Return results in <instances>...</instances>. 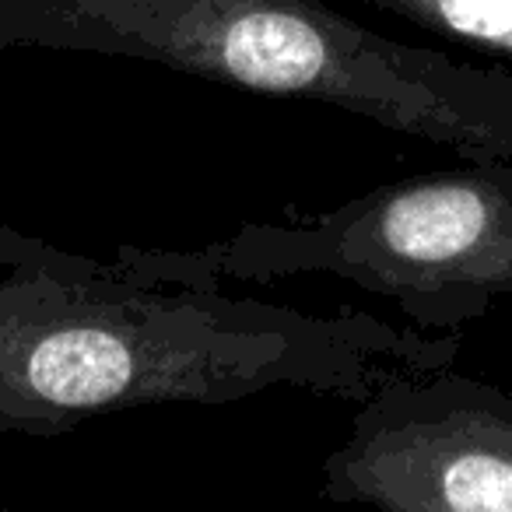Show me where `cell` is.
<instances>
[{
    "instance_id": "obj_1",
    "label": "cell",
    "mask_w": 512,
    "mask_h": 512,
    "mask_svg": "<svg viewBox=\"0 0 512 512\" xmlns=\"http://www.w3.org/2000/svg\"><path fill=\"white\" fill-rule=\"evenodd\" d=\"M456 355V334L144 285L67 249L0 274V435L53 439L134 407H211L271 390L358 404L393 376L446 369Z\"/></svg>"
},
{
    "instance_id": "obj_2",
    "label": "cell",
    "mask_w": 512,
    "mask_h": 512,
    "mask_svg": "<svg viewBox=\"0 0 512 512\" xmlns=\"http://www.w3.org/2000/svg\"><path fill=\"white\" fill-rule=\"evenodd\" d=\"M0 50L144 60L512 165V71L386 39L323 0H0Z\"/></svg>"
},
{
    "instance_id": "obj_3",
    "label": "cell",
    "mask_w": 512,
    "mask_h": 512,
    "mask_svg": "<svg viewBox=\"0 0 512 512\" xmlns=\"http://www.w3.org/2000/svg\"><path fill=\"white\" fill-rule=\"evenodd\" d=\"M109 264L179 288L320 274L393 302L421 334H453L512 299V165L418 172L309 218L242 225L200 249L120 246Z\"/></svg>"
},
{
    "instance_id": "obj_4",
    "label": "cell",
    "mask_w": 512,
    "mask_h": 512,
    "mask_svg": "<svg viewBox=\"0 0 512 512\" xmlns=\"http://www.w3.org/2000/svg\"><path fill=\"white\" fill-rule=\"evenodd\" d=\"M320 495L369 512H512V393L467 372H404L358 400Z\"/></svg>"
},
{
    "instance_id": "obj_5",
    "label": "cell",
    "mask_w": 512,
    "mask_h": 512,
    "mask_svg": "<svg viewBox=\"0 0 512 512\" xmlns=\"http://www.w3.org/2000/svg\"><path fill=\"white\" fill-rule=\"evenodd\" d=\"M435 36L512 57V0H365Z\"/></svg>"
},
{
    "instance_id": "obj_6",
    "label": "cell",
    "mask_w": 512,
    "mask_h": 512,
    "mask_svg": "<svg viewBox=\"0 0 512 512\" xmlns=\"http://www.w3.org/2000/svg\"><path fill=\"white\" fill-rule=\"evenodd\" d=\"M53 253H57V246H50L46 239L18 232V228H11V225H0V271L32 264V260H46V256H53Z\"/></svg>"
},
{
    "instance_id": "obj_7",
    "label": "cell",
    "mask_w": 512,
    "mask_h": 512,
    "mask_svg": "<svg viewBox=\"0 0 512 512\" xmlns=\"http://www.w3.org/2000/svg\"><path fill=\"white\" fill-rule=\"evenodd\" d=\"M0 512H22V509H4V505H0Z\"/></svg>"
}]
</instances>
